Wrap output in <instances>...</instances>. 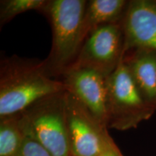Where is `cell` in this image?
Returning a JSON list of instances; mask_svg holds the SVG:
<instances>
[{
	"label": "cell",
	"mask_w": 156,
	"mask_h": 156,
	"mask_svg": "<svg viewBox=\"0 0 156 156\" xmlns=\"http://www.w3.org/2000/svg\"><path fill=\"white\" fill-rule=\"evenodd\" d=\"M122 25L124 54L137 48L156 51V0L129 1Z\"/></svg>",
	"instance_id": "ba28073f"
},
{
	"label": "cell",
	"mask_w": 156,
	"mask_h": 156,
	"mask_svg": "<svg viewBox=\"0 0 156 156\" xmlns=\"http://www.w3.org/2000/svg\"><path fill=\"white\" fill-rule=\"evenodd\" d=\"M128 3L126 0L87 1L82 26L83 44L89 34L99 27L122 22Z\"/></svg>",
	"instance_id": "30bf717a"
},
{
	"label": "cell",
	"mask_w": 156,
	"mask_h": 156,
	"mask_svg": "<svg viewBox=\"0 0 156 156\" xmlns=\"http://www.w3.org/2000/svg\"><path fill=\"white\" fill-rule=\"evenodd\" d=\"M86 4L85 0H51L42 11L49 20L53 36L51 50L44 60L51 77L63 75L79 53Z\"/></svg>",
	"instance_id": "7a4b0ae2"
},
{
	"label": "cell",
	"mask_w": 156,
	"mask_h": 156,
	"mask_svg": "<svg viewBox=\"0 0 156 156\" xmlns=\"http://www.w3.org/2000/svg\"><path fill=\"white\" fill-rule=\"evenodd\" d=\"M61 77L67 91L80 101L102 125L107 127L108 77L87 67H69Z\"/></svg>",
	"instance_id": "52a82bcc"
},
{
	"label": "cell",
	"mask_w": 156,
	"mask_h": 156,
	"mask_svg": "<svg viewBox=\"0 0 156 156\" xmlns=\"http://www.w3.org/2000/svg\"><path fill=\"white\" fill-rule=\"evenodd\" d=\"M65 92L41 99L20 114L25 136L36 140L53 156H73L64 111Z\"/></svg>",
	"instance_id": "3957f363"
},
{
	"label": "cell",
	"mask_w": 156,
	"mask_h": 156,
	"mask_svg": "<svg viewBox=\"0 0 156 156\" xmlns=\"http://www.w3.org/2000/svg\"><path fill=\"white\" fill-rule=\"evenodd\" d=\"M98 156H124L114 140H112Z\"/></svg>",
	"instance_id": "5bb4252c"
},
{
	"label": "cell",
	"mask_w": 156,
	"mask_h": 156,
	"mask_svg": "<svg viewBox=\"0 0 156 156\" xmlns=\"http://www.w3.org/2000/svg\"><path fill=\"white\" fill-rule=\"evenodd\" d=\"M17 156H53L36 140L25 136Z\"/></svg>",
	"instance_id": "4fadbf2b"
},
{
	"label": "cell",
	"mask_w": 156,
	"mask_h": 156,
	"mask_svg": "<svg viewBox=\"0 0 156 156\" xmlns=\"http://www.w3.org/2000/svg\"><path fill=\"white\" fill-rule=\"evenodd\" d=\"M48 0H2L0 2V23L9 22L17 15L30 10L42 12Z\"/></svg>",
	"instance_id": "7c38bea8"
},
{
	"label": "cell",
	"mask_w": 156,
	"mask_h": 156,
	"mask_svg": "<svg viewBox=\"0 0 156 156\" xmlns=\"http://www.w3.org/2000/svg\"><path fill=\"white\" fill-rule=\"evenodd\" d=\"M123 61L142 96L156 108V51L132 48L124 54Z\"/></svg>",
	"instance_id": "9c48e42d"
},
{
	"label": "cell",
	"mask_w": 156,
	"mask_h": 156,
	"mask_svg": "<svg viewBox=\"0 0 156 156\" xmlns=\"http://www.w3.org/2000/svg\"><path fill=\"white\" fill-rule=\"evenodd\" d=\"M155 112L142 96L122 58L107 78V128L119 131L136 128Z\"/></svg>",
	"instance_id": "277c9868"
},
{
	"label": "cell",
	"mask_w": 156,
	"mask_h": 156,
	"mask_svg": "<svg viewBox=\"0 0 156 156\" xmlns=\"http://www.w3.org/2000/svg\"><path fill=\"white\" fill-rule=\"evenodd\" d=\"M124 46L122 22L103 25L84 41L69 67L91 68L108 77L122 59Z\"/></svg>",
	"instance_id": "8992f818"
},
{
	"label": "cell",
	"mask_w": 156,
	"mask_h": 156,
	"mask_svg": "<svg viewBox=\"0 0 156 156\" xmlns=\"http://www.w3.org/2000/svg\"><path fill=\"white\" fill-rule=\"evenodd\" d=\"M66 90L62 80L48 75L44 61L17 56L2 60L0 119L20 114L41 99Z\"/></svg>",
	"instance_id": "6da1fadb"
},
{
	"label": "cell",
	"mask_w": 156,
	"mask_h": 156,
	"mask_svg": "<svg viewBox=\"0 0 156 156\" xmlns=\"http://www.w3.org/2000/svg\"><path fill=\"white\" fill-rule=\"evenodd\" d=\"M24 137L20 114L0 119V156H17Z\"/></svg>",
	"instance_id": "8fae6325"
},
{
	"label": "cell",
	"mask_w": 156,
	"mask_h": 156,
	"mask_svg": "<svg viewBox=\"0 0 156 156\" xmlns=\"http://www.w3.org/2000/svg\"><path fill=\"white\" fill-rule=\"evenodd\" d=\"M64 111L73 156H98L113 140L108 128L67 90L64 94Z\"/></svg>",
	"instance_id": "5b68a950"
}]
</instances>
